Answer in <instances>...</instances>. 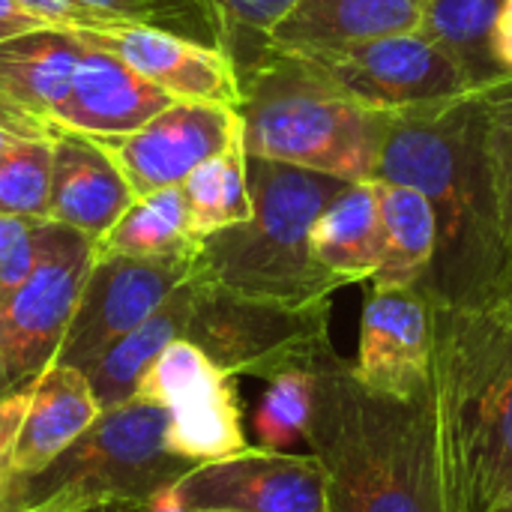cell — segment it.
I'll use <instances>...</instances> for the list:
<instances>
[{"label": "cell", "instance_id": "obj_1", "mask_svg": "<svg viewBox=\"0 0 512 512\" xmlns=\"http://www.w3.org/2000/svg\"><path fill=\"white\" fill-rule=\"evenodd\" d=\"M375 180L414 186L435 210L438 249L420 285L429 303L486 306L512 297L480 93L393 114Z\"/></svg>", "mask_w": 512, "mask_h": 512}, {"label": "cell", "instance_id": "obj_2", "mask_svg": "<svg viewBox=\"0 0 512 512\" xmlns=\"http://www.w3.org/2000/svg\"><path fill=\"white\" fill-rule=\"evenodd\" d=\"M435 474L441 512L512 501V297L432 303Z\"/></svg>", "mask_w": 512, "mask_h": 512}, {"label": "cell", "instance_id": "obj_3", "mask_svg": "<svg viewBox=\"0 0 512 512\" xmlns=\"http://www.w3.org/2000/svg\"><path fill=\"white\" fill-rule=\"evenodd\" d=\"M309 369L306 444L327 474L330 510L441 512L432 387L411 399L369 390L336 348Z\"/></svg>", "mask_w": 512, "mask_h": 512}, {"label": "cell", "instance_id": "obj_4", "mask_svg": "<svg viewBox=\"0 0 512 512\" xmlns=\"http://www.w3.org/2000/svg\"><path fill=\"white\" fill-rule=\"evenodd\" d=\"M246 156L345 183L375 180L390 114L354 102L315 63L273 45L237 69Z\"/></svg>", "mask_w": 512, "mask_h": 512}, {"label": "cell", "instance_id": "obj_5", "mask_svg": "<svg viewBox=\"0 0 512 512\" xmlns=\"http://www.w3.org/2000/svg\"><path fill=\"white\" fill-rule=\"evenodd\" d=\"M345 180L249 156L252 216L201 240L195 276L231 294L276 303H327L342 285L315 261L312 228Z\"/></svg>", "mask_w": 512, "mask_h": 512}, {"label": "cell", "instance_id": "obj_6", "mask_svg": "<svg viewBox=\"0 0 512 512\" xmlns=\"http://www.w3.org/2000/svg\"><path fill=\"white\" fill-rule=\"evenodd\" d=\"M168 408L132 399L108 408L48 468L12 480L0 512H78L99 504L144 507L195 462L168 447Z\"/></svg>", "mask_w": 512, "mask_h": 512}, {"label": "cell", "instance_id": "obj_7", "mask_svg": "<svg viewBox=\"0 0 512 512\" xmlns=\"http://www.w3.org/2000/svg\"><path fill=\"white\" fill-rule=\"evenodd\" d=\"M195 303L183 339L198 345L231 378L270 381L291 369H309L330 342L327 303H276L231 294L195 276Z\"/></svg>", "mask_w": 512, "mask_h": 512}, {"label": "cell", "instance_id": "obj_8", "mask_svg": "<svg viewBox=\"0 0 512 512\" xmlns=\"http://www.w3.org/2000/svg\"><path fill=\"white\" fill-rule=\"evenodd\" d=\"M96 243L60 222L39 225L36 267L0 306V399L24 393L57 360Z\"/></svg>", "mask_w": 512, "mask_h": 512}, {"label": "cell", "instance_id": "obj_9", "mask_svg": "<svg viewBox=\"0 0 512 512\" xmlns=\"http://www.w3.org/2000/svg\"><path fill=\"white\" fill-rule=\"evenodd\" d=\"M306 60L354 102L390 117L477 93L459 66L420 30L306 54Z\"/></svg>", "mask_w": 512, "mask_h": 512}, {"label": "cell", "instance_id": "obj_10", "mask_svg": "<svg viewBox=\"0 0 512 512\" xmlns=\"http://www.w3.org/2000/svg\"><path fill=\"white\" fill-rule=\"evenodd\" d=\"M135 399L168 408V447L195 465L249 447L234 378L189 339L171 342L153 360Z\"/></svg>", "mask_w": 512, "mask_h": 512}, {"label": "cell", "instance_id": "obj_11", "mask_svg": "<svg viewBox=\"0 0 512 512\" xmlns=\"http://www.w3.org/2000/svg\"><path fill=\"white\" fill-rule=\"evenodd\" d=\"M192 273L195 255L132 258L96 252L54 363L90 372L114 342L144 324Z\"/></svg>", "mask_w": 512, "mask_h": 512}, {"label": "cell", "instance_id": "obj_12", "mask_svg": "<svg viewBox=\"0 0 512 512\" xmlns=\"http://www.w3.org/2000/svg\"><path fill=\"white\" fill-rule=\"evenodd\" d=\"M177 492L189 512H333L327 474L312 453L246 447L195 465Z\"/></svg>", "mask_w": 512, "mask_h": 512}, {"label": "cell", "instance_id": "obj_13", "mask_svg": "<svg viewBox=\"0 0 512 512\" xmlns=\"http://www.w3.org/2000/svg\"><path fill=\"white\" fill-rule=\"evenodd\" d=\"M243 138L237 108L174 99L165 111L129 135L99 138L117 159L135 198L183 186V180Z\"/></svg>", "mask_w": 512, "mask_h": 512}, {"label": "cell", "instance_id": "obj_14", "mask_svg": "<svg viewBox=\"0 0 512 512\" xmlns=\"http://www.w3.org/2000/svg\"><path fill=\"white\" fill-rule=\"evenodd\" d=\"M354 372L369 390L399 399L432 387V303L417 285H372L360 315Z\"/></svg>", "mask_w": 512, "mask_h": 512}, {"label": "cell", "instance_id": "obj_15", "mask_svg": "<svg viewBox=\"0 0 512 512\" xmlns=\"http://www.w3.org/2000/svg\"><path fill=\"white\" fill-rule=\"evenodd\" d=\"M75 33L84 45L117 54L174 99L216 102L231 108L240 105L237 66L222 48L144 24H114Z\"/></svg>", "mask_w": 512, "mask_h": 512}, {"label": "cell", "instance_id": "obj_16", "mask_svg": "<svg viewBox=\"0 0 512 512\" xmlns=\"http://www.w3.org/2000/svg\"><path fill=\"white\" fill-rule=\"evenodd\" d=\"M174 102L117 54L87 45L66 96L54 105L51 123L90 138H114L141 129Z\"/></svg>", "mask_w": 512, "mask_h": 512}, {"label": "cell", "instance_id": "obj_17", "mask_svg": "<svg viewBox=\"0 0 512 512\" xmlns=\"http://www.w3.org/2000/svg\"><path fill=\"white\" fill-rule=\"evenodd\" d=\"M51 141L54 165L48 222L69 225L96 243L129 210L135 192L123 177L114 153L99 138L57 129Z\"/></svg>", "mask_w": 512, "mask_h": 512}, {"label": "cell", "instance_id": "obj_18", "mask_svg": "<svg viewBox=\"0 0 512 512\" xmlns=\"http://www.w3.org/2000/svg\"><path fill=\"white\" fill-rule=\"evenodd\" d=\"M420 15L417 0H297L270 30V45L306 57L417 30Z\"/></svg>", "mask_w": 512, "mask_h": 512}, {"label": "cell", "instance_id": "obj_19", "mask_svg": "<svg viewBox=\"0 0 512 512\" xmlns=\"http://www.w3.org/2000/svg\"><path fill=\"white\" fill-rule=\"evenodd\" d=\"M102 408L87 372L51 363L30 390V408L15 444V480L33 477L69 450L96 420Z\"/></svg>", "mask_w": 512, "mask_h": 512}, {"label": "cell", "instance_id": "obj_20", "mask_svg": "<svg viewBox=\"0 0 512 512\" xmlns=\"http://www.w3.org/2000/svg\"><path fill=\"white\" fill-rule=\"evenodd\" d=\"M315 261L345 288L372 282L381 267L378 180L345 183L312 228Z\"/></svg>", "mask_w": 512, "mask_h": 512}, {"label": "cell", "instance_id": "obj_21", "mask_svg": "<svg viewBox=\"0 0 512 512\" xmlns=\"http://www.w3.org/2000/svg\"><path fill=\"white\" fill-rule=\"evenodd\" d=\"M84 48L81 36L66 27H33L0 39V93L51 120Z\"/></svg>", "mask_w": 512, "mask_h": 512}, {"label": "cell", "instance_id": "obj_22", "mask_svg": "<svg viewBox=\"0 0 512 512\" xmlns=\"http://www.w3.org/2000/svg\"><path fill=\"white\" fill-rule=\"evenodd\" d=\"M195 288H198V282L192 273L144 324H138L132 333H126L120 342H114L102 354V360L87 372L102 411L132 402L138 393V384H141L144 372L153 366V360L171 342L183 339L189 315H192V303H195Z\"/></svg>", "mask_w": 512, "mask_h": 512}, {"label": "cell", "instance_id": "obj_23", "mask_svg": "<svg viewBox=\"0 0 512 512\" xmlns=\"http://www.w3.org/2000/svg\"><path fill=\"white\" fill-rule=\"evenodd\" d=\"M381 267L369 285L420 288L438 249V222L429 198L405 183L378 180Z\"/></svg>", "mask_w": 512, "mask_h": 512}, {"label": "cell", "instance_id": "obj_24", "mask_svg": "<svg viewBox=\"0 0 512 512\" xmlns=\"http://www.w3.org/2000/svg\"><path fill=\"white\" fill-rule=\"evenodd\" d=\"M498 9L501 0H426L417 24V30L459 66L477 93L510 78L495 54Z\"/></svg>", "mask_w": 512, "mask_h": 512}, {"label": "cell", "instance_id": "obj_25", "mask_svg": "<svg viewBox=\"0 0 512 512\" xmlns=\"http://www.w3.org/2000/svg\"><path fill=\"white\" fill-rule=\"evenodd\" d=\"M201 240L192 234L189 204L180 186L138 195L129 210L96 240L99 255H132V258H177L198 255Z\"/></svg>", "mask_w": 512, "mask_h": 512}, {"label": "cell", "instance_id": "obj_26", "mask_svg": "<svg viewBox=\"0 0 512 512\" xmlns=\"http://www.w3.org/2000/svg\"><path fill=\"white\" fill-rule=\"evenodd\" d=\"M183 195L189 204L192 234L198 240L243 225L252 216V192H249V156L243 138L222 150L219 156L198 165L183 180Z\"/></svg>", "mask_w": 512, "mask_h": 512}, {"label": "cell", "instance_id": "obj_27", "mask_svg": "<svg viewBox=\"0 0 512 512\" xmlns=\"http://www.w3.org/2000/svg\"><path fill=\"white\" fill-rule=\"evenodd\" d=\"M54 141H12L0 150V216L48 219Z\"/></svg>", "mask_w": 512, "mask_h": 512}, {"label": "cell", "instance_id": "obj_28", "mask_svg": "<svg viewBox=\"0 0 512 512\" xmlns=\"http://www.w3.org/2000/svg\"><path fill=\"white\" fill-rule=\"evenodd\" d=\"M312 417V369H291L267 381L264 399L255 408L252 429L261 450H288L306 441Z\"/></svg>", "mask_w": 512, "mask_h": 512}, {"label": "cell", "instance_id": "obj_29", "mask_svg": "<svg viewBox=\"0 0 512 512\" xmlns=\"http://www.w3.org/2000/svg\"><path fill=\"white\" fill-rule=\"evenodd\" d=\"M114 21L159 27L213 48H222V30L201 0H78Z\"/></svg>", "mask_w": 512, "mask_h": 512}, {"label": "cell", "instance_id": "obj_30", "mask_svg": "<svg viewBox=\"0 0 512 512\" xmlns=\"http://www.w3.org/2000/svg\"><path fill=\"white\" fill-rule=\"evenodd\" d=\"M219 30L222 51L234 60L237 69L249 66L270 48V30L288 15L297 0H201Z\"/></svg>", "mask_w": 512, "mask_h": 512}, {"label": "cell", "instance_id": "obj_31", "mask_svg": "<svg viewBox=\"0 0 512 512\" xmlns=\"http://www.w3.org/2000/svg\"><path fill=\"white\" fill-rule=\"evenodd\" d=\"M480 99L486 117V153H489V168H492L498 210H501L512 285V78L483 90Z\"/></svg>", "mask_w": 512, "mask_h": 512}, {"label": "cell", "instance_id": "obj_32", "mask_svg": "<svg viewBox=\"0 0 512 512\" xmlns=\"http://www.w3.org/2000/svg\"><path fill=\"white\" fill-rule=\"evenodd\" d=\"M42 222L45 219L0 216V306L18 285L27 282L36 267Z\"/></svg>", "mask_w": 512, "mask_h": 512}, {"label": "cell", "instance_id": "obj_33", "mask_svg": "<svg viewBox=\"0 0 512 512\" xmlns=\"http://www.w3.org/2000/svg\"><path fill=\"white\" fill-rule=\"evenodd\" d=\"M24 12L45 21L48 27H66V30H99L114 27L123 21H114L90 6H81L78 0H15Z\"/></svg>", "mask_w": 512, "mask_h": 512}, {"label": "cell", "instance_id": "obj_34", "mask_svg": "<svg viewBox=\"0 0 512 512\" xmlns=\"http://www.w3.org/2000/svg\"><path fill=\"white\" fill-rule=\"evenodd\" d=\"M30 390H33V387H30ZM30 390L0 399V504H3V498H6V489H9L12 480H15L12 459H15L18 432H21L24 417H27V408H30Z\"/></svg>", "mask_w": 512, "mask_h": 512}, {"label": "cell", "instance_id": "obj_35", "mask_svg": "<svg viewBox=\"0 0 512 512\" xmlns=\"http://www.w3.org/2000/svg\"><path fill=\"white\" fill-rule=\"evenodd\" d=\"M60 126L21 108L9 96L0 93V150H6L12 141H39V138H54Z\"/></svg>", "mask_w": 512, "mask_h": 512}, {"label": "cell", "instance_id": "obj_36", "mask_svg": "<svg viewBox=\"0 0 512 512\" xmlns=\"http://www.w3.org/2000/svg\"><path fill=\"white\" fill-rule=\"evenodd\" d=\"M495 54L504 72L512 78V0H501L498 24H495Z\"/></svg>", "mask_w": 512, "mask_h": 512}, {"label": "cell", "instance_id": "obj_37", "mask_svg": "<svg viewBox=\"0 0 512 512\" xmlns=\"http://www.w3.org/2000/svg\"><path fill=\"white\" fill-rule=\"evenodd\" d=\"M141 512H189L183 507V501H180V492H177V483L174 486H168V489H162V492H156L144 507H138Z\"/></svg>", "mask_w": 512, "mask_h": 512}, {"label": "cell", "instance_id": "obj_38", "mask_svg": "<svg viewBox=\"0 0 512 512\" xmlns=\"http://www.w3.org/2000/svg\"><path fill=\"white\" fill-rule=\"evenodd\" d=\"M0 21L18 24V27H27V30H33V27H48L45 21H39V18H33L30 12H24L15 0H0Z\"/></svg>", "mask_w": 512, "mask_h": 512}, {"label": "cell", "instance_id": "obj_39", "mask_svg": "<svg viewBox=\"0 0 512 512\" xmlns=\"http://www.w3.org/2000/svg\"><path fill=\"white\" fill-rule=\"evenodd\" d=\"M78 512H141L138 507H132V504H99V507H87V510H78Z\"/></svg>", "mask_w": 512, "mask_h": 512}, {"label": "cell", "instance_id": "obj_40", "mask_svg": "<svg viewBox=\"0 0 512 512\" xmlns=\"http://www.w3.org/2000/svg\"><path fill=\"white\" fill-rule=\"evenodd\" d=\"M27 27H18V24H9V21H0V39H9L15 33H24Z\"/></svg>", "mask_w": 512, "mask_h": 512}, {"label": "cell", "instance_id": "obj_41", "mask_svg": "<svg viewBox=\"0 0 512 512\" xmlns=\"http://www.w3.org/2000/svg\"><path fill=\"white\" fill-rule=\"evenodd\" d=\"M501 512H512V501H510V504H507V507H504V510H501Z\"/></svg>", "mask_w": 512, "mask_h": 512}, {"label": "cell", "instance_id": "obj_42", "mask_svg": "<svg viewBox=\"0 0 512 512\" xmlns=\"http://www.w3.org/2000/svg\"><path fill=\"white\" fill-rule=\"evenodd\" d=\"M417 3H420V6H423V3H426V0H417Z\"/></svg>", "mask_w": 512, "mask_h": 512}]
</instances>
